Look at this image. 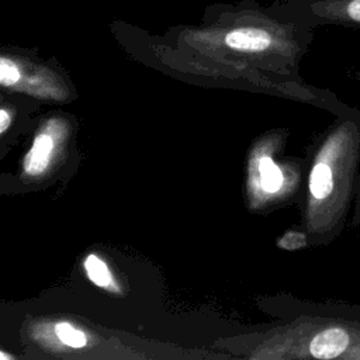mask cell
<instances>
[{"mask_svg":"<svg viewBox=\"0 0 360 360\" xmlns=\"http://www.w3.org/2000/svg\"><path fill=\"white\" fill-rule=\"evenodd\" d=\"M360 160V118L347 115L325 138L308 179L316 226L339 228L352 201Z\"/></svg>","mask_w":360,"mask_h":360,"instance_id":"obj_1","label":"cell"},{"mask_svg":"<svg viewBox=\"0 0 360 360\" xmlns=\"http://www.w3.org/2000/svg\"><path fill=\"white\" fill-rule=\"evenodd\" d=\"M301 11L318 24L360 30V0H308Z\"/></svg>","mask_w":360,"mask_h":360,"instance_id":"obj_2","label":"cell"},{"mask_svg":"<svg viewBox=\"0 0 360 360\" xmlns=\"http://www.w3.org/2000/svg\"><path fill=\"white\" fill-rule=\"evenodd\" d=\"M271 42V35L260 28H238L225 37V44L229 48L240 51H264Z\"/></svg>","mask_w":360,"mask_h":360,"instance_id":"obj_3","label":"cell"},{"mask_svg":"<svg viewBox=\"0 0 360 360\" xmlns=\"http://www.w3.org/2000/svg\"><path fill=\"white\" fill-rule=\"evenodd\" d=\"M53 149V141L48 134H39L34 139L31 150L27 153L24 160V169L28 174H39L42 173L48 163L49 156Z\"/></svg>","mask_w":360,"mask_h":360,"instance_id":"obj_4","label":"cell"},{"mask_svg":"<svg viewBox=\"0 0 360 360\" xmlns=\"http://www.w3.org/2000/svg\"><path fill=\"white\" fill-rule=\"evenodd\" d=\"M260 184L264 191L276 193L281 188L284 177L280 167L273 162L270 156H262L259 160Z\"/></svg>","mask_w":360,"mask_h":360,"instance_id":"obj_5","label":"cell"},{"mask_svg":"<svg viewBox=\"0 0 360 360\" xmlns=\"http://www.w3.org/2000/svg\"><path fill=\"white\" fill-rule=\"evenodd\" d=\"M84 269H86L89 278L94 284H97L100 287H105L110 284V281H111L110 271H108L105 263L101 259H98L97 256H94V255L87 256V259L84 260Z\"/></svg>","mask_w":360,"mask_h":360,"instance_id":"obj_6","label":"cell"},{"mask_svg":"<svg viewBox=\"0 0 360 360\" xmlns=\"http://www.w3.org/2000/svg\"><path fill=\"white\" fill-rule=\"evenodd\" d=\"M56 336L62 343L70 347H83L86 345V336L82 330L75 329L68 322H59L55 328Z\"/></svg>","mask_w":360,"mask_h":360,"instance_id":"obj_7","label":"cell"},{"mask_svg":"<svg viewBox=\"0 0 360 360\" xmlns=\"http://www.w3.org/2000/svg\"><path fill=\"white\" fill-rule=\"evenodd\" d=\"M20 79V72L17 66L11 62L7 60L6 58L0 59V82L3 86H13L17 83Z\"/></svg>","mask_w":360,"mask_h":360,"instance_id":"obj_8","label":"cell"},{"mask_svg":"<svg viewBox=\"0 0 360 360\" xmlns=\"http://www.w3.org/2000/svg\"><path fill=\"white\" fill-rule=\"evenodd\" d=\"M307 245V236L301 232H287L280 240L278 246L287 250H295L301 249Z\"/></svg>","mask_w":360,"mask_h":360,"instance_id":"obj_9","label":"cell"},{"mask_svg":"<svg viewBox=\"0 0 360 360\" xmlns=\"http://www.w3.org/2000/svg\"><path fill=\"white\" fill-rule=\"evenodd\" d=\"M11 117L7 114L6 110H0V132L4 134L6 129L10 127Z\"/></svg>","mask_w":360,"mask_h":360,"instance_id":"obj_10","label":"cell"},{"mask_svg":"<svg viewBox=\"0 0 360 360\" xmlns=\"http://www.w3.org/2000/svg\"><path fill=\"white\" fill-rule=\"evenodd\" d=\"M353 76H354V79H356V80L360 83V69H359V70H354Z\"/></svg>","mask_w":360,"mask_h":360,"instance_id":"obj_11","label":"cell"}]
</instances>
